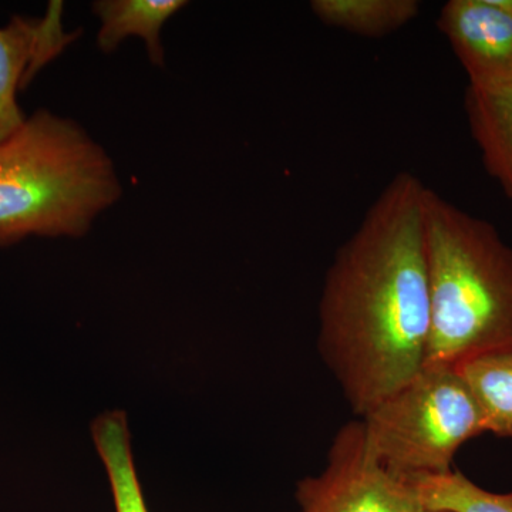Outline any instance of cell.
Wrapping results in <instances>:
<instances>
[{"label":"cell","mask_w":512,"mask_h":512,"mask_svg":"<svg viewBox=\"0 0 512 512\" xmlns=\"http://www.w3.org/2000/svg\"><path fill=\"white\" fill-rule=\"evenodd\" d=\"M62 13V3L52 2L46 15L13 16L0 28V143L28 119L18 103L20 90L80 35L64 30Z\"/></svg>","instance_id":"7"},{"label":"cell","mask_w":512,"mask_h":512,"mask_svg":"<svg viewBox=\"0 0 512 512\" xmlns=\"http://www.w3.org/2000/svg\"><path fill=\"white\" fill-rule=\"evenodd\" d=\"M188 5L184 0H100L93 3V12L101 20L97 45L111 53L128 36L146 42L151 62L163 66L164 47L161 29L178 10Z\"/></svg>","instance_id":"9"},{"label":"cell","mask_w":512,"mask_h":512,"mask_svg":"<svg viewBox=\"0 0 512 512\" xmlns=\"http://www.w3.org/2000/svg\"><path fill=\"white\" fill-rule=\"evenodd\" d=\"M92 433L106 467L116 512H148L131 454L126 416L121 412L103 414L94 421Z\"/></svg>","instance_id":"12"},{"label":"cell","mask_w":512,"mask_h":512,"mask_svg":"<svg viewBox=\"0 0 512 512\" xmlns=\"http://www.w3.org/2000/svg\"><path fill=\"white\" fill-rule=\"evenodd\" d=\"M456 369L480 406L485 431L512 440V348L471 357Z\"/></svg>","instance_id":"10"},{"label":"cell","mask_w":512,"mask_h":512,"mask_svg":"<svg viewBox=\"0 0 512 512\" xmlns=\"http://www.w3.org/2000/svg\"><path fill=\"white\" fill-rule=\"evenodd\" d=\"M466 114L485 170L512 200V82L468 86Z\"/></svg>","instance_id":"8"},{"label":"cell","mask_w":512,"mask_h":512,"mask_svg":"<svg viewBox=\"0 0 512 512\" xmlns=\"http://www.w3.org/2000/svg\"><path fill=\"white\" fill-rule=\"evenodd\" d=\"M359 420L369 457L403 478L448 473L457 451L487 433L477 400L451 366H424Z\"/></svg>","instance_id":"4"},{"label":"cell","mask_w":512,"mask_h":512,"mask_svg":"<svg viewBox=\"0 0 512 512\" xmlns=\"http://www.w3.org/2000/svg\"><path fill=\"white\" fill-rule=\"evenodd\" d=\"M424 237L430 293L424 366L456 367L512 348V247L497 228L427 188Z\"/></svg>","instance_id":"2"},{"label":"cell","mask_w":512,"mask_h":512,"mask_svg":"<svg viewBox=\"0 0 512 512\" xmlns=\"http://www.w3.org/2000/svg\"><path fill=\"white\" fill-rule=\"evenodd\" d=\"M120 194L103 147L73 120L37 110L0 143V247L82 237Z\"/></svg>","instance_id":"3"},{"label":"cell","mask_w":512,"mask_h":512,"mask_svg":"<svg viewBox=\"0 0 512 512\" xmlns=\"http://www.w3.org/2000/svg\"><path fill=\"white\" fill-rule=\"evenodd\" d=\"M421 503L447 512H512L511 493H491L473 483L460 470L439 476L407 478Z\"/></svg>","instance_id":"13"},{"label":"cell","mask_w":512,"mask_h":512,"mask_svg":"<svg viewBox=\"0 0 512 512\" xmlns=\"http://www.w3.org/2000/svg\"><path fill=\"white\" fill-rule=\"evenodd\" d=\"M295 497L301 512H447L421 503L407 478L369 457L360 420L340 427L325 468L299 481Z\"/></svg>","instance_id":"5"},{"label":"cell","mask_w":512,"mask_h":512,"mask_svg":"<svg viewBox=\"0 0 512 512\" xmlns=\"http://www.w3.org/2000/svg\"><path fill=\"white\" fill-rule=\"evenodd\" d=\"M470 87L512 82V0H450L437 20Z\"/></svg>","instance_id":"6"},{"label":"cell","mask_w":512,"mask_h":512,"mask_svg":"<svg viewBox=\"0 0 512 512\" xmlns=\"http://www.w3.org/2000/svg\"><path fill=\"white\" fill-rule=\"evenodd\" d=\"M426 190L416 175H394L326 272L318 349L357 417L399 392L426 365Z\"/></svg>","instance_id":"1"},{"label":"cell","mask_w":512,"mask_h":512,"mask_svg":"<svg viewBox=\"0 0 512 512\" xmlns=\"http://www.w3.org/2000/svg\"><path fill=\"white\" fill-rule=\"evenodd\" d=\"M313 15L326 26L353 35L384 37L409 25L420 13L417 0H313Z\"/></svg>","instance_id":"11"}]
</instances>
